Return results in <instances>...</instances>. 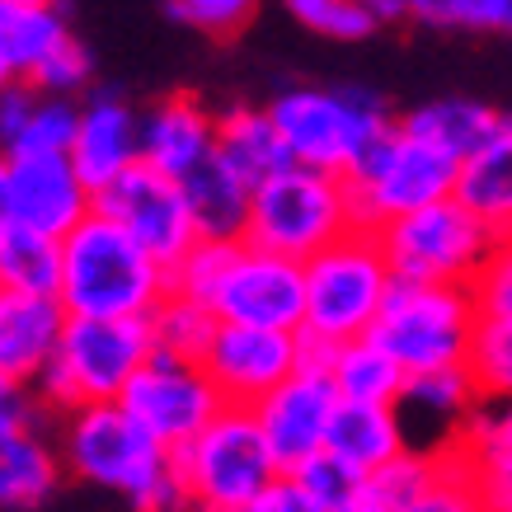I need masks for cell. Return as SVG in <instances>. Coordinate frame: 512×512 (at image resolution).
Here are the masks:
<instances>
[{
    "label": "cell",
    "instance_id": "obj_26",
    "mask_svg": "<svg viewBox=\"0 0 512 512\" xmlns=\"http://www.w3.org/2000/svg\"><path fill=\"white\" fill-rule=\"evenodd\" d=\"M217 156L231 165L249 188H259L268 174H278L287 165V141H282L278 123L268 109H249V104H235V109H221L217 123Z\"/></svg>",
    "mask_w": 512,
    "mask_h": 512
},
{
    "label": "cell",
    "instance_id": "obj_37",
    "mask_svg": "<svg viewBox=\"0 0 512 512\" xmlns=\"http://www.w3.org/2000/svg\"><path fill=\"white\" fill-rule=\"evenodd\" d=\"M231 245L235 240H193L188 245V254L179 259V264L170 268V292L179 296H193V301H212V292H217V278L221 268H226V259H231Z\"/></svg>",
    "mask_w": 512,
    "mask_h": 512
},
{
    "label": "cell",
    "instance_id": "obj_15",
    "mask_svg": "<svg viewBox=\"0 0 512 512\" xmlns=\"http://www.w3.org/2000/svg\"><path fill=\"white\" fill-rule=\"evenodd\" d=\"M339 400L343 395L329 381L325 367L306 362L301 372L287 376L278 390H268L264 400L254 404V419H259L268 447H273V456H278V466L287 475L329 447V423L339 414Z\"/></svg>",
    "mask_w": 512,
    "mask_h": 512
},
{
    "label": "cell",
    "instance_id": "obj_9",
    "mask_svg": "<svg viewBox=\"0 0 512 512\" xmlns=\"http://www.w3.org/2000/svg\"><path fill=\"white\" fill-rule=\"evenodd\" d=\"M480 329V306L461 282H404L395 278L376 315L372 339L386 343L409 376L466 367Z\"/></svg>",
    "mask_w": 512,
    "mask_h": 512
},
{
    "label": "cell",
    "instance_id": "obj_19",
    "mask_svg": "<svg viewBox=\"0 0 512 512\" xmlns=\"http://www.w3.org/2000/svg\"><path fill=\"white\" fill-rule=\"evenodd\" d=\"M38 414L43 409L0 419V508L5 512L43 508L62 484V447L43 433Z\"/></svg>",
    "mask_w": 512,
    "mask_h": 512
},
{
    "label": "cell",
    "instance_id": "obj_47",
    "mask_svg": "<svg viewBox=\"0 0 512 512\" xmlns=\"http://www.w3.org/2000/svg\"><path fill=\"white\" fill-rule=\"evenodd\" d=\"M15 226V217H10V156H0V235Z\"/></svg>",
    "mask_w": 512,
    "mask_h": 512
},
{
    "label": "cell",
    "instance_id": "obj_22",
    "mask_svg": "<svg viewBox=\"0 0 512 512\" xmlns=\"http://www.w3.org/2000/svg\"><path fill=\"white\" fill-rule=\"evenodd\" d=\"M456 198L494 235H512V113L498 118V127L480 151H470L461 160Z\"/></svg>",
    "mask_w": 512,
    "mask_h": 512
},
{
    "label": "cell",
    "instance_id": "obj_14",
    "mask_svg": "<svg viewBox=\"0 0 512 512\" xmlns=\"http://www.w3.org/2000/svg\"><path fill=\"white\" fill-rule=\"evenodd\" d=\"M202 367L217 381L226 404H254L264 400L268 390H278L287 376L306 367V343L301 329H268V325H231L221 320L217 339L207 343Z\"/></svg>",
    "mask_w": 512,
    "mask_h": 512
},
{
    "label": "cell",
    "instance_id": "obj_1",
    "mask_svg": "<svg viewBox=\"0 0 512 512\" xmlns=\"http://www.w3.org/2000/svg\"><path fill=\"white\" fill-rule=\"evenodd\" d=\"M57 447L66 470L85 484L123 494L137 512H184L188 494L174 470V451L146 433L123 400L80 404L57 414Z\"/></svg>",
    "mask_w": 512,
    "mask_h": 512
},
{
    "label": "cell",
    "instance_id": "obj_31",
    "mask_svg": "<svg viewBox=\"0 0 512 512\" xmlns=\"http://www.w3.org/2000/svg\"><path fill=\"white\" fill-rule=\"evenodd\" d=\"M146 320H151L156 353L193 357V362H202L207 343L217 339V325H221L212 306H202V301H193V296H179V292L165 296V301H160V306L146 315Z\"/></svg>",
    "mask_w": 512,
    "mask_h": 512
},
{
    "label": "cell",
    "instance_id": "obj_45",
    "mask_svg": "<svg viewBox=\"0 0 512 512\" xmlns=\"http://www.w3.org/2000/svg\"><path fill=\"white\" fill-rule=\"evenodd\" d=\"M240 512H320V508H315V498L301 489V480L282 470L278 480L268 484V489L254 498V503H245Z\"/></svg>",
    "mask_w": 512,
    "mask_h": 512
},
{
    "label": "cell",
    "instance_id": "obj_38",
    "mask_svg": "<svg viewBox=\"0 0 512 512\" xmlns=\"http://www.w3.org/2000/svg\"><path fill=\"white\" fill-rule=\"evenodd\" d=\"M292 475L301 480V489L315 498L320 512H348L353 508V494H357V480H362L353 466H343L339 456H329V451L311 456V461L296 466Z\"/></svg>",
    "mask_w": 512,
    "mask_h": 512
},
{
    "label": "cell",
    "instance_id": "obj_32",
    "mask_svg": "<svg viewBox=\"0 0 512 512\" xmlns=\"http://www.w3.org/2000/svg\"><path fill=\"white\" fill-rule=\"evenodd\" d=\"M404 512H489L480 494V480H475V466H470V456L456 442L437 451L433 475H428L419 498Z\"/></svg>",
    "mask_w": 512,
    "mask_h": 512
},
{
    "label": "cell",
    "instance_id": "obj_30",
    "mask_svg": "<svg viewBox=\"0 0 512 512\" xmlns=\"http://www.w3.org/2000/svg\"><path fill=\"white\" fill-rule=\"evenodd\" d=\"M433 466H437V451H423V447L400 451L395 461L367 470V475L357 480V494H353V508L348 512H404L419 498L423 484H428Z\"/></svg>",
    "mask_w": 512,
    "mask_h": 512
},
{
    "label": "cell",
    "instance_id": "obj_20",
    "mask_svg": "<svg viewBox=\"0 0 512 512\" xmlns=\"http://www.w3.org/2000/svg\"><path fill=\"white\" fill-rule=\"evenodd\" d=\"M71 311L52 292H0V376L38 386L66 334Z\"/></svg>",
    "mask_w": 512,
    "mask_h": 512
},
{
    "label": "cell",
    "instance_id": "obj_6",
    "mask_svg": "<svg viewBox=\"0 0 512 512\" xmlns=\"http://www.w3.org/2000/svg\"><path fill=\"white\" fill-rule=\"evenodd\" d=\"M268 113L287 141V156L334 174L353 170L367 146L395 123L381 94L362 85H292L268 104Z\"/></svg>",
    "mask_w": 512,
    "mask_h": 512
},
{
    "label": "cell",
    "instance_id": "obj_43",
    "mask_svg": "<svg viewBox=\"0 0 512 512\" xmlns=\"http://www.w3.org/2000/svg\"><path fill=\"white\" fill-rule=\"evenodd\" d=\"M33 104H38V85L33 80H10L0 90V156H15L19 137L29 127Z\"/></svg>",
    "mask_w": 512,
    "mask_h": 512
},
{
    "label": "cell",
    "instance_id": "obj_13",
    "mask_svg": "<svg viewBox=\"0 0 512 512\" xmlns=\"http://www.w3.org/2000/svg\"><path fill=\"white\" fill-rule=\"evenodd\" d=\"M94 207L109 212L118 226L137 235L141 245L156 254L160 264H179L188 254V245L198 240V226H193V212H188L184 184L160 174L156 165L137 160L132 170H123L113 184H104L94 193Z\"/></svg>",
    "mask_w": 512,
    "mask_h": 512
},
{
    "label": "cell",
    "instance_id": "obj_17",
    "mask_svg": "<svg viewBox=\"0 0 512 512\" xmlns=\"http://www.w3.org/2000/svg\"><path fill=\"white\" fill-rule=\"evenodd\" d=\"M71 160L94 193L113 184L118 174L141 160V109H132L123 94L113 90H90L80 99Z\"/></svg>",
    "mask_w": 512,
    "mask_h": 512
},
{
    "label": "cell",
    "instance_id": "obj_24",
    "mask_svg": "<svg viewBox=\"0 0 512 512\" xmlns=\"http://www.w3.org/2000/svg\"><path fill=\"white\" fill-rule=\"evenodd\" d=\"M184 184L188 212L198 226L202 240H245L249 231V207H254V188L226 165L221 156H212L202 170H193Z\"/></svg>",
    "mask_w": 512,
    "mask_h": 512
},
{
    "label": "cell",
    "instance_id": "obj_46",
    "mask_svg": "<svg viewBox=\"0 0 512 512\" xmlns=\"http://www.w3.org/2000/svg\"><path fill=\"white\" fill-rule=\"evenodd\" d=\"M376 15V24H395V19H409V0H362Z\"/></svg>",
    "mask_w": 512,
    "mask_h": 512
},
{
    "label": "cell",
    "instance_id": "obj_2",
    "mask_svg": "<svg viewBox=\"0 0 512 512\" xmlns=\"http://www.w3.org/2000/svg\"><path fill=\"white\" fill-rule=\"evenodd\" d=\"M62 306L71 315H151L170 296V264L94 207L62 235Z\"/></svg>",
    "mask_w": 512,
    "mask_h": 512
},
{
    "label": "cell",
    "instance_id": "obj_7",
    "mask_svg": "<svg viewBox=\"0 0 512 512\" xmlns=\"http://www.w3.org/2000/svg\"><path fill=\"white\" fill-rule=\"evenodd\" d=\"M353 226L357 212L348 179L334 170H315V165L287 160L278 174H268L264 184L254 188L245 240L306 264L311 254L334 245Z\"/></svg>",
    "mask_w": 512,
    "mask_h": 512
},
{
    "label": "cell",
    "instance_id": "obj_40",
    "mask_svg": "<svg viewBox=\"0 0 512 512\" xmlns=\"http://www.w3.org/2000/svg\"><path fill=\"white\" fill-rule=\"evenodd\" d=\"M470 296H475L480 315L512 320V235H498L494 240L484 268L475 273V282H470Z\"/></svg>",
    "mask_w": 512,
    "mask_h": 512
},
{
    "label": "cell",
    "instance_id": "obj_21",
    "mask_svg": "<svg viewBox=\"0 0 512 512\" xmlns=\"http://www.w3.org/2000/svg\"><path fill=\"white\" fill-rule=\"evenodd\" d=\"M409 428H404L400 404H372V400H339V414L329 423V456H339L343 466L357 475L395 461L409 451Z\"/></svg>",
    "mask_w": 512,
    "mask_h": 512
},
{
    "label": "cell",
    "instance_id": "obj_10",
    "mask_svg": "<svg viewBox=\"0 0 512 512\" xmlns=\"http://www.w3.org/2000/svg\"><path fill=\"white\" fill-rule=\"evenodd\" d=\"M376 235L386 245V259L395 268V278L461 282V287L475 282V273L484 268V259H489V249L498 240L456 193L442 202H428L419 212H404V217L386 221Z\"/></svg>",
    "mask_w": 512,
    "mask_h": 512
},
{
    "label": "cell",
    "instance_id": "obj_4",
    "mask_svg": "<svg viewBox=\"0 0 512 512\" xmlns=\"http://www.w3.org/2000/svg\"><path fill=\"white\" fill-rule=\"evenodd\" d=\"M390 287H395V268L386 259L381 235L353 226L334 245L306 259V325L301 334L329 343V348L372 334Z\"/></svg>",
    "mask_w": 512,
    "mask_h": 512
},
{
    "label": "cell",
    "instance_id": "obj_39",
    "mask_svg": "<svg viewBox=\"0 0 512 512\" xmlns=\"http://www.w3.org/2000/svg\"><path fill=\"white\" fill-rule=\"evenodd\" d=\"M165 5L179 24L207 33V38H235L259 15V0H165Z\"/></svg>",
    "mask_w": 512,
    "mask_h": 512
},
{
    "label": "cell",
    "instance_id": "obj_8",
    "mask_svg": "<svg viewBox=\"0 0 512 512\" xmlns=\"http://www.w3.org/2000/svg\"><path fill=\"white\" fill-rule=\"evenodd\" d=\"M343 179L353 193L357 226L381 231L386 221L404 217V212H419L428 202L451 198L456 179H461V160L395 118Z\"/></svg>",
    "mask_w": 512,
    "mask_h": 512
},
{
    "label": "cell",
    "instance_id": "obj_3",
    "mask_svg": "<svg viewBox=\"0 0 512 512\" xmlns=\"http://www.w3.org/2000/svg\"><path fill=\"white\" fill-rule=\"evenodd\" d=\"M156 353L146 315H71L52 362L43 367L33 395L47 414H66L80 404L123 400L132 376Z\"/></svg>",
    "mask_w": 512,
    "mask_h": 512
},
{
    "label": "cell",
    "instance_id": "obj_18",
    "mask_svg": "<svg viewBox=\"0 0 512 512\" xmlns=\"http://www.w3.org/2000/svg\"><path fill=\"white\" fill-rule=\"evenodd\" d=\"M221 113L207 109L193 94H170L151 109H141V160L170 179H188L217 156Z\"/></svg>",
    "mask_w": 512,
    "mask_h": 512
},
{
    "label": "cell",
    "instance_id": "obj_36",
    "mask_svg": "<svg viewBox=\"0 0 512 512\" xmlns=\"http://www.w3.org/2000/svg\"><path fill=\"white\" fill-rule=\"evenodd\" d=\"M296 24L329 38V43H357L376 29V15L362 0H282Z\"/></svg>",
    "mask_w": 512,
    "mask_h": 512
},
{
    "label": "cell",
    "instance_id": "obj_35",
    "mask_svg": "<svg viewBox=\"0 0 512 512\" xmlns=\"http://www.w3.org/2000/svg\"><path fill=\"white\" fill-rule=\"evenodd\" d=\"M76 118H80V104L71 94L38 90V104H33V113H29V127H24V137H19L15 156L71 151V141H76Z\"/></svg>",
    "mask_w": 512,
    "mask_h": 512
},
{
    "label": "cell",
    "instance_id": "obj_41",
    "mask_svg": "<svg viewBox=\"0 0 512 512\" xmlns=\"http://www.w3.org/2000/svg\"><path fill=\"white\" fill-rule=\"evenodd\" d=\"M456 447L470 456H508L512 461V400H480V409L456 437Z\"/></svg>",
    "mask_w": 512,
    "mask_h": 512
},
{
    "label": "cell",
    "instance_id": "obj_11",
    "mask_svg": "<svg viewBox=\"0 0 512 512\" xmlns=\"http://www.w3.org/2000/svg\"><path fill=\"white\" fill-rule=\"evenodd\" d=\"M207 306L217 311V320H231V325L301 329L306 325V264L273 254L254 240H235Z\"/></svg>",
    "mask_w": 512,
    "mask_h": 512
},
{
    "label": "cell",
    "instance_id": "obj_49",
    "mask_svg": "<svg viewBox=\"0 0 512 512\" xmlns=\"http://www.w3.org/2000/svg\"><path fill=\"white\" fill-rule=\"evenodd\" d=\"M0 292H5V278H0Z\"/></svg>",
    "mask_w": 512,
    "mask_h": 512
},
{
    "label": "cell",
    "instance_id": "obj_34",
    "mask_svg": "<svg viewBox=\"0 0 512 512\" xmlns=\"http://www.w3.org/2000/svg\"><path fill=\"white\" fill-rule=\"evenodd\" d=\"M409 19L428 29L512 33V0H409Z\"/></svg>",
    "mask_w": 512,
    "mask_h": 512
},
{
    "label": "cell",
    "instance_id": "obj_16",
    "mask_svg": "<svg viewBox=\"0 0 512 512\" xmlns=\"http://www.w3.org/2000/svg\"><path fill=\"white\" fill-rule=\"evenodd\" d=\"M90 212H94V188L76 170L71 151L10 156V217H15V226H29V231L62 240Z\"/></svg>",
    "mask_w": 512,
    "mask_h": 512
},
{
    "label": "cell",
    "instance_id": "obj_28",
    "mask_svg": "<svg viewBox=\"0 0 512 512\" xmlns=\"http://www.w3.org/2000/svg\"><path fill=\"white\" fill-rule=\"evenodd\" d=\"M503 113L480 104V99H461V94H451V99H433V104H419V109H409L400 118L404 127H414L419 137H428L433 146L451 151L456 160H466L470 151H480L489 132L498 127Z\"/></svg>",
    "mask_w": 512,
    "mask_h": 512
},
{
    "label": "cell",
    "instance_id": "obj_23",
    "mask_svg": "<svg viewBox=\"0 0 512 512\" xmlns=\"http://www.w3.org/2000/svg\"><path fill=\"white\" fill-rule=\"evenodd\" d=\"M71 38L62 0H0V66L15 80L33 71Z\"/></svg>",
    "mask_w": 512,
    "mask_h": 512
},
{
    "label": "cell",
    "instance_id": "obj_5",
    "mask_svg": "<svg viewBox=\"0 0 512 512\" xmlns=\"http://www.w3.org/2000/svg\"><path fill=\"white\" fill-rule=\"evenodd\" d=\"M174 470L193 512H240L282 475L264 428L245 404H226L198 437L174 447Z\"/></svg>",
    "mask_w": 512,
    "mask_h": 512
},
{
    "label": "cell",
    "instance_id": "obj_27",
    "mask_svg": "<svg viewBox=\"0 0 512 512\" xmlns=\"http://www.w3.org/2000/svg\"><path fill=\"white\" fill-rule=\"evenodd\" d=\"M329 381L339 386L343 400H372V404H400L409 372H404L386 343H376L372 334L348 343H334L325 362Z\"/></svg>",
    "mask_w": 512,
    "mask_h": 512
},
{
    "label": "cell",
    "instance_id": "obj_29",
    "mask_svg": "<svg viewBox=\"0 0 512 512\" xmlns=\"http://www.w3.org/2000/svg\"><path fill=\"white\" fill-rule=\"evenodd\" d=\"M0 278L10 292H52L62 287V240L29 226L0 235Z\"/></svg>",
    "mask_w": 512,
    "mask_h": 512
},
{
    "label": "cell",
    "instance_id": "obj_25",
    "mask_svg": "<svg viewBox=\"0 0 512 512\" xmlns=\"http://www.w3.org/2000/svg\"><path fill=\"white\" fill-rule=\"evenodd\" d=\"M475 409H480V390H475V381H470L466 367H442V372L409 376V386H404V395H400L404 428L433 423L437 447H451Z\"/></svg>",
    "mask_w": 512,
    "mask_h": 512
},
{
    "label": "cell",
    "instance_id": "obj_12",
    "mask_svg": "<svg viewBox=\"0 0 512 512\" xmlns=\"http://www.w3.org/2000/svg\"><path fill=\"white\" fill-rule=\"evenodd\" d=\"M123 404L132 409V419L146 433L174 451L217 419L226 409V395L217 390V381L207 376L202 362L174 353H151L146 367L132 376V386L123 390Z\"/></svg>",
    "mask_w": 512,
    "mask_h": 512
},
{
    "label": "cell",
    "instance_id": "obj_48",
    "mask_svg": "<svg viewBox=\"0 0 512 512\" xmlns=\"http://www.w3.org/2000/svg\"><path fill=\"white\" fill-rule=\"evenodd\" d=\"M10 80H15V76H10V71H5V66H0V90H5V85H10Z\"/></svg>",
    "mask_w": 512,
    "mask_h": 512
},
{
    "label": "cell",
    "instance_id": "obj_44",
    "mask_svg": "<svg viewBox=\"0 0 512 512\" xmlns=\"http://www.w3.org/2000/svg\"><path fill=\"white\" fill-rule=\"evenodd\" d=\"M470 466H475V480H480L484 508L489 512H512V461L508 456H470Z\"/></svg>",
    "mask_w": 512,
    "mask_h": 512
},
{
    "label": "cell",
    "instance_id": "obj_42",
    "mask_svg": "<svg viewBox=\"0 0 512 512\" xmlns=\"http://www.w3.org/2000/svg\"><path fill=\"white\" fill-rule=\"evenodd\" d=\"M90 80H94V62H90V52L76 43V33H71V38H66V43L33 71V85H38V90L71 94V99L90 90Z\"/></svg>",
    "mask_w": 512,
    "mask_h": 512
},
{
    "label": "cell",
    "instance_id": "obj_33",
    "mask_svg": "<svg viewBox=\"0 0 512 512\" xmlns=\"http://www.w3.org/2000/svg\"><path fill=\"white\" fill-rule=\"evenodd\" d=\"M466 372L480 390V400H512V320L480 315Z\"/></svg>",
    "mask_w": 512,
    "mask_h": 512
}]
</instances>
